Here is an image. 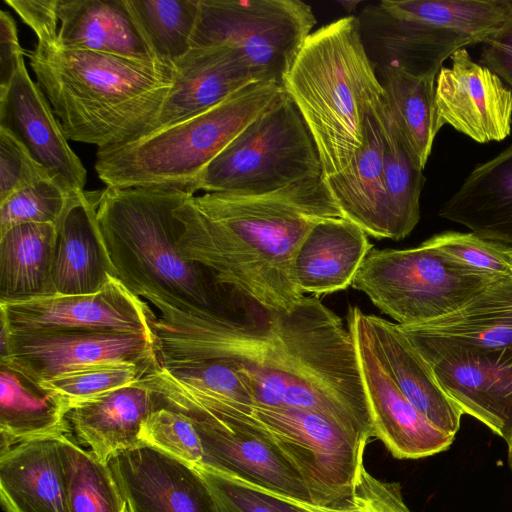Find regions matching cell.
Segmentation results:
<instances>
[{"instance_id":"obj_1","label":"cell","mask_w":512,"mask_h":512,"mask_svg":"<svg viewBox=\"0 0 512 512\" xmlns=\"http://www.w3.org/2000/svg\"><path fill=\"white\" fill-rule=\"evenodd\" d=\"M144 299L161 313L150 322L159 364L230 362L254 405L313 410L360 443L374 437L352 335L317 297L305 296L291 312L261 309L258 316L183 311Z\"/></svg>"},{"instance_id":"obj_2","label":"cell","mask_w":512,"mask_h":512,"mask_svg":"<svg viewBox=\"0 0 512 512\" xmlns=\"http://www.w3.org/2000/svg\"><path fill=\"white\" fill-rule=\"evenodd\" d=\"M177 214L182 256L267 312H291L302 302L297 251L315 225L343 217L323 175L266 193L192 195Z\"/></svg>"},{"instance_id":"obj_3","label":"cell","mask_w":512,"mask_h":512,"mask_svg":"<svg viewBox=\"0 0 512 512\" xmlns=\"http://www.w3.org/2000/svg\"><path fill=\"white\" fill-rule=\"evenodd\" d=\"M24 56L68 140L109 148L148 135L174 83V65L66 48L58 26L33 31Z\"/></svg>"},{"instance_id":"obj_4","label":"cell","mask_w":512,"mask_h":512,"mask_svg":"<svg viewBox=\"0 0 512 512\" xmlns=\"http://www.w3.org/2000/svg\"><path fill=\"white\" fill-rule=\"evenodd\" d=\"M188 189L152 186L102 190L97 221L117 278L136 296H154L183 311L230 313L213 274L179 249L177 209Z\"/></svg>"},{"instance_id":"obj_5","label":"cell","mask_w":512,"mask_h":512,"mask_svg":"<svg viewBox=\"0 0 512 512\" xmlns=\"http://www.w3.org/2000/svg\"><path fill=\"white\" fill-rule=\"evenodd\" d=\"M282 85L312 135L323 177L349 166L363 146L368 116L384 102L357 17L312 32Z\"/></svg>"},{"instance_id":"obj_6","label":"cell","mask_w":512,"mask_h":512,"mask_svg":"<svg viewBox=\"0 0 512 512\" xmlns=\"http://www.w3.org/2000/svg\"><path fill=\"white\" fill-rule=\"evenodd\" d=\"M284 92L275 81L250 84L197 116L97 149L95 171L106 187L167 186L195 194L193 185L203 169Z\"/></svg>"},{"instance_id":"obj_7","label":"cell","mask_w":512,"mask_h":512,"mask_svg":"<svg viewBox=\"0 0 512 512\" xmlns=\"http://www.w3.org/2000/svg\"><path fill=\"white\" fill-rule=\"evenodd\" d=\"M375 68L436 78L444 61L512 20V0H382L356 16Z\"/></svg>"},{"instance_id":"obj_8","label":"cell","mask_w":512,"mask_h":512,"mask_svg":"<svg viewBox=\"0 0 512 512\" xmlns=\"http://www.w3.org/2000/svg\"><path fill=\"white\" fill-rule=\"evenodd\" d=\"M319 175L316 144L284 92L203 169L193 191L259 194Z\"/></svg>"},{"instance_id":"obj_9","label":"cell","mask_w":512,"mask_h":512,"mask_svg":"<svg viewBox=\"0 0 512 512\" xmlns=\"http://www.w3.org/2000/svg\"><path fill=\"white\" fill-rule=\"evenodd\" d=\"M498 278L422 242L409 249H372L351 286L396 324L408 326L457 310Z\"/></svg>"},{"instance_id":"obj_10","label":"cell","mask_w":512,"mask_h":512,"mask_svg":"<svg viewBox=\"0 0 512 512\" xmlns=\"http://www.w3.org/2000/svg\"><path fill=\"white\" fill-rule=\"evenodd\" d=\"M315 24L299 0H200L192 47L233 48L259 81L282 85Z\"/></svg>"},{"instance_id":"obj_11","label":"cell","mask_w":512,"mask_h":512,"mask_svg":"<svg viewBox=\"0 0 512 512\" xmlns=\"http://www.w3.org/2000/svg\"><path fill=\"white\" fill-rule=\"evenodd\" d=\"M252 415L298 470L312 504L335 505L351 495L366 444L313 410L254 405Z\"/></svg>"},{"instance_id":"obj_12","label":"cell","mask_w":512,"mask_h":512,"mask_svg":"<svg viewBox=\"0 0 512 512\" xmlns=\"http://www.w3.org/2000/svg\"><path fill=\"white\" fill-rule=\"evenodd\" d=\"M152 335L112 331L56 330L11 333L1 324L0 366L33 384L111 364H156Z\"/></svg>"},{"instance_id":"obj_13","label":"cell","mask_w":512,"mask_h":512,"mask_svg":"<svg viewBox=\"0 0 512 512\" xmlns=\"http://www.w3.org/2000/svg\"><path fill=\"white\" fill-rule=\"evenodd\" d=\"M195 426L203 466L270 493L311 503L298 470L252 411L222 408L184 413Z\"/></svg>"},{"instance_id":"obj_14","label":"cell","mask_w":512,"mask_h":512,"mask_svg":"<svg viewBox=\"0 0 512 512\" xmlns=\"http://www.w3.org/2000/svg\"><path fill=\"white\" fill-rule=\"evenodd\" d=\"M0 311L1 324L11 333L86 330L153 336L150 322L155 317L147 302L115 277L94 294L0 302Z\"/></svg>"},{"instance_id":"obj_15","label":"cell","mask_w":512,"mask_h":512,"mask_svg":"<svg viewBox=\"0 0 512 512\" xmlns=\"http://www.w3.org/2000/svg\"><path fill=\"white\" fill-rule=\"evenodd\" d=\"M348 329L356 348L374 437L397 459H420L449 449L455 436L434 426L401 393L379 358L362 311L356 306L349 312Z\"/></svg>"},{"instance_id":"obj_16","label":"cell","mask_w":512,"mask_h":512,"mask_svg":"<svg viewBox=\"0 0 512 512\" xmlns=\"http://www.w3.org/2000/svg\"><path fill=\"white\" fill-rule=\"evenodd\" d=\"M403 333L462 412L482 422L507 443L512 434V360L495 359L441 340Z\"/></svg>"},{"instance_id":"obj_17","label":"cell","mask_w":512,"mask_h":512,"mask_svg":"<svg viewBox=\"0 0 512 512\" xmlns=\"http://www.w3.org/2000/svg\"><path fill=\"white\" fill-rule=\"evenodd\" d=\"M435 79L436 124H448L478 143L502 141L512 129V90L465 48Z\"/></svg>"},{"instance_id":"obj_18","label":"cell","mask_w":512,"mask_h":512,"mask_svg":"<svg viewBox=\"0 0 512 512\" xmlns=\"http://www.w3.org/2000/svg\"><path fill=\"white\" fill-rule=\"evenodd\" d=\"M107 464L127 512H217L197 469L155 447L119 451Z\"/></svg>"},{"instance_id":"obj_19","label":"cell","mask_w":512,"mask_h":512,"mask_svg":"<svg viewBox=\"0 0 512 512\" xmlns=\"http://www.w3.org/2000/svg\"><path fill=\"white\" fill-rule=\"evenodd\" d=\"M0 126L13 133L31 155L74 192L84 191L87 171L68 144L60 121L23 59L0 90Z\"/></svg>"},{"instance_id":"obj_20","label":"cell","mask_w":512,"mask_h":512,"mask_svg":"<svg viewBox=\"0 0 512 512\" xmlns=\"http://www.w3.org/2000/svg\"><path fill=\"white\" fill-rule=\"evenodd\" d=\"M174 69L173 87L149 134L206 112L261 82L243 57L224 45L192 47Z\"/></svg>"},{"instance_id":"obj_21","label":"cell","mask_w":512,"mask_h":512,"mask_svg":"<svg viewBox=\"0 0 512 512\" xmlns=\"http://www.w3.org/2000/svg\"><path fill=\"white\" fill-rule=\"evenodd\" d=\"M102 190L73 196L56 226L52 263L55 295H88L117 278L105 249L97 221Z\"/></svg>"},{"instance_id":"obj_22","label":"cell","mask_w":512,"mask_h":512,"mask_svg":"<svg viewBox=\"0 0 512 512\" xmlns=\"http://www.w3.org/2000/svg\"><path fill=\"white\" fill-rule=\"evenodd\" d=\"M384 102L365 124L364 142L352 163L325 179L344 218L377 239L395 240L384 179Z\"/></svg>"},{"instance_id":"obj_23","label":"cell","mask_w":512,"mask_h":512,"mask_svg":"<svg viewBox=\"0 0 512 512\" xmlns=\"http://www.w3.org/2000/svg\"><path fill=\"white\" fill-rule=\"evenodd\" d=\"M404 332L441 340L495 359L512 360V275L498 278L457 310Z\"/></svg>"},{"instance_id":"obj_24","label":"cell","mask_w":512,"mask_h":512,"mask_svg":"<svg viewBox=\"0 0 512 512\" xmlns=\"http://www.w3.org/2000/svg\"><path fill=\"white\" fill-rule=\"evenodd\" d=\"M388 375L406 399L441 431L456 436L464 414L440 386L430 365L400 326L362 312Z\"/></svg>"},{"instance_id":"obj_25","label":"cell","mask_w":512,"mask_h":512,"mask_svg":"<svg viewBox=\"0 0 512 512\" xmlns=\"http://www.w3.org/2000/svg\"><path fill=\"white\" fill-rule=\"evenodd\" d=\"M58 436L0 452V498L6 512H70Z\"/></svg>"},{"instance_id":"obj_26","label":"cell","mask_w":512,"mask_h":512,"mask_svg":"<svg viewBox=\"0 0 512 512\" xmlns=\"http://www.w3.org/2000/svg\"><path fill=\"white\" fill-rule=\"evenodd\" d=\"M57 16V40L66 48L135 61H160L131 13L127 0H58Z\"/></svg>"},{"instance_id":"obj_27","label":"cell","mask_w":512,"mask_h":512,"mask_svg":"<svg viewBox=\"0 0 512 512\" xmlns=\"http://www.w3.org/2000/svg\"><path fill=\"white\" fill-rule=\"evenodd\" d=\"M162 406L159 396L141 379L73 407L66 419L77 442L107 463L115 453L142 444L143 421Z\"/></svg>"},{"instance_id":"obj_28","label":"cell","mask_w":512,"mask_h":512,"mask_svg":"<svg viewBox=\"0 0 512 512\" xmlns=\"http://www.w3.org/2000/svg\"><path fill=\"white\" fill-rule=\"evenodd\" d=\"M372 249L368 235L344 217L318 223L304 238L295 257L299 289L315 296L346 289Z\"/></svg>"},{"instance_id":"obj_29","label":"cell","mask_w":512,"mask_h":512,"mask_svg":"<svg viewBox=\"0 0 512 512\" xmlns=\"http://www.w3.org/2000/svg\"><path fill=\"white\" fill-rule=\"evenodd\" d=\"M439 215L512 248V145L478 165Z\"/></svg>"},{"instance_id":"obj_30","label":"cell","mask_w":512,"mask_h":512,"mask_svg":"<svg viewBox=\"0 0 512 512\" xmlns=\"http://www.w3.org/2000/svg\"><path fill=\"white\" fill-rule=\"evenodd\" d=\"M56 226L28 223L0 235V302L55 295L52 263Z\"/></svg>"},{"instance_id":"obj_31","label":"cell","mask_w":512,"mask_h":512,"mask_svg":"<svg viewBox=\"0 0 512 512\" xmlns=\"http://www.w3.org/2000/svg\"><path fill=\"white\" fill-rule=\"evenodd\" d=\"M0 452L16 443L72 434L58 398L20 374L1 366Z\"/></svg>"},{"instance_id":"obj_32","label":"cell","mask_w":512,"mask_h":512,"mask_svg":"<svg viewBox=\"0 0 512 512\" xmlns=\"http://www.w3.org/2000/svg\"><path fill=\"white\" fill-rule=\"evenodd\" d=\"M384 103L409 151L424 169L439 129L435 113V79L398 67L376 70Z\"/></svg>"},{"instance_id":"obj_33","label":"cell","mask_w":512,"mask_h":512,"mask_svg":"<svg viewBox=\"0 0 512 512\" xmlns=\"http://www.w3.org/2000/svg\"><path fill=\"white\" fill-rule=\"evenodd\" d=\"M57 439L70 512H127L108 464L81 448L72 434Z\"/></svg>"},{"instance_id":"obj_34","label":"cell","mask_w":512,"mask_h":512,"mask_svg":"<svg viewBox=\"0 0 512 512\" xmlns=\"http://www.w3.org/2000/svg\"><path fill=\"white\" fill-rule=\"evenodd\" d=\"M384 179L395 240L407 237L420 219V195L425 177L384 103Z\"/></svg>"},{"instance_id":"obj_35","label":"cell","mask_w":512,"mask_h":512,"mask_svg":"<svg viewBox=\"0 0 512 512\" xmlns=\"http://www.w3.org/2000/svg\"><path fill=\"white\" fill-rule=\"evenodd\" d=\"M154 55L174 65L192 48L200 0H127Z\"/></svg>"},{"instance_id":"obj_36","label":"cell","mask_w":512,"mask_h":512,"mask_svg":"<svg viewBox=\"0 0 512 512\" xmlns=\"http://www.w3.org/2000/svg\"><path fill=\"white\" fill-rule=\"evenodd\" d=\"M75 194L57 177L39 180L12 193L0 201V235L21 224L57 226Z\"/></svg>"},{"instance_id":"obj_37","label":"cell","mask_w":512,"mask_h":512,"mask_svg":"<svg viewBox=\"0 0 512 512\" xmlns=\"http://www.w3.org/2000/svg\"><path fill=\"white\" fill-rule=\"evenodd\" d=\"M158 363L96 366L41 383L39 387L53 393L68 413L81 403L138 382Z\"/></svg>"},{"instance_id":"obj_38","label":"cell","mask_w":512,"mask_h":512,"mask_svg":"<svg viewBox=\"0 0 512 512\" xmlns=\"http://www.w3.org/2000/svg\"><path fill=\"white\" fill-rule=\"evenodd\" d=\"M142 443L155 447L197 468L203 466V450L192 419L162 406L143 421Z\"/></svg>"},{"instance_id":"obj_39","label":"cell","mask_w":512,"mask_h":512,"mask_svg":"<svg viewBox=\"0 0 512 512\" xmlns=\"http://www.w3.org/2000/svg\"><path fill=\"white\" fill-rule=\"evenodd\" d=\"M424 243L474 270L497 277L512 275V248L473 232L446 231Z\"/></svg>"},{"instance_id":"obj_40","label":"cell","mask_w":512,"mask_h":512,"mask_svg":"<svg viewBox=\"0 0 512 512\" xmlns=\"http://www.w3.org/2000/svg\"><path fill=\"white\" fill-rule=\"evenodd\" d=\"M271 494L303 512H411L404 502L401 485L377 479L366 470L364 464L359 470L351 495L335 505H315Z\"/></svg>"},{"instance_id":"obj_41","label":"cell","mask_w":512,"mask_h":512,"mask_svg":"<svg viewBox=\"0 0 512 512\" xmlns=\"http://www.w3.org/2000/svg\"><path fill=\"white\" fill-rule=\"evenodd\" d=\"M196 469L210 490L217 512H303L249 483L207 467Z\"/></svg>"},{"instance_id":"obj_42","label":"cell","mask_w":512,"mask_h":512,"mask_svg":"<svg viewBox=\"0 0 512 512\" xmlns=\"http://www.w3.org/2000/svg\"><path fill=\"white\" fill-rule=\"evenodd\" d=\"M51 177L56 176L41 165L13 133L0 126V201Z\"/></svg>"},{"instance_id":"obj_43","label":"cell","mask_w":512,"mask_h":512,"mask_svg":"<svg viewBox=\"0 0 512 512\" xmlns=\"http://www.w3.org/2000/svg\"><path fill=\"white\" fill-rule=\"evenodd\" d=\"M479 63L498 75L512 90V20L483 42Z\"/></svg>"},{"instance_id":"obj_44","label":"cell","mask_w":512,"mask_h":512,"mask_svg":"<svg viewBox=\"0 0 512 512\" xmlns=\"http://www.w3.org/2000/svg\"><path fill=\"white\" fill-rule=\"evenodd\" d=\"M24 49L20 46L17 26L10 12L0 11V90L6 88L14 77Z\"/></svg>"},{"instance_id":"obj_45","label":"cell","mask_w":512,"mask_h":512,"mask_svg":"<svg viewBox=\"0 0 512 512\" xmlns=\"http://www.w3.org/2000/svg\"><path fill=\"white\" fill-rule=\"evenodd\" d=\"M507 446H508V464L512 471V434H511L509 440L507 441Z\"/></svg>"}]
</instances>
